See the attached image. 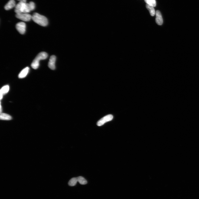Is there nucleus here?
Returning a JSON list of instances; mask_svg holds the SVG:
<instances>
[{
  "instance_id": "obj_15",
  "label": "nucleus",
  "mask_w": 199,
  "mask_h": 199,
  "mask_svg": "<svg viewBox=\"0 0 199 199\" xmlns=\"http://www.w3.org/2000/svg\"><path fill=\"white\" fill-rule=\"evenodd\" d=\"M77 178L78 181L82 185H85L87 184V181L82 176H79Z\"/></svg>"
},
{
  "instance_id": "obj_7",
  "label": "nucleus",
  "mask_w": 199,
  "mask_h": 199,
  "mask_svg": "<svg viewBox=\"0 0 199 199\" xmlns=\"http://www.w3.org/2000/svg\"><path fill=\"white\" fill-rule=\"evenodd\" d=\"M56 59V57L55 55H53L50 57L48 63V66L52 70H54L55 69Z\"/></svg>"
},
{
  "instance_id": "obj_16",
  "label": "nucleus",
  "mask_w": 199,
  "mask_h": 199,
  "mask_svg": "<svg viewBox=\"0 0 199 199\" xmlns=\"http://www.w3.org/2000/svg\"><path fill=\"white\" fill-rule=\"evenodd\" d=\"M78 182L77 178H74L71 179L68 182V185L71 186H75Z\"/></svg>"
},
{
  "instance_id": "obj_9",
  "label": "nucleus",
  "mask_w": 199,
  "mask_h": 199,
  "mask_svg": "<svg viewBox=\"0 0 199 199\" xmlns=\"http://www.w3.org/2000/svg\"><path fill=\"white\" fill-rule=\"evenodd\" d=\"M156 22L157 24L162 25L163 23V19L161 14L159 10H157L156 12Z\"/></svg>"
},
{
  "instance_id": "obj_13",
  "label": "nucleus",
  "mask_w": 199,
  "mask_h": 199,
  "mask_svg": "<svg viewBox=\"0 0 199 199\" xmlns=\"http://www.w3.org/2000/svg\"><path fill=\"white\" fill-rule=\"evenodd\" d=\"M0 118L1 120H9L12 119V117L10 115L4 113L1 114Z\"/></svg>"
},
{
  "instance_id": "obj_3",
  "label": "nucleus",
  "mask_w": 199,
  "mask_h": 199,
  "mask_svg": "<svg viewBox=\"0 0 199 199\" xmlns=\"http://www.w3.org/2000/svg\"><path fill=\"white\" fill-rule=\"evenodd\" d=\"M35 4L33 2H30L29 3H24L21 9L22 13H28L33 11L35 8Z\"/></svg>"
},
{
  "instance_id": "obj_6",
  "label": "nucleus",
  "mask_w": 199,
  "mask_h": 199,
  "mask_svg": "<svg viewBox=\"0 0 199 199\" xmlns=\"http://www.w3.org/2000/svg\"><path fill=\"white\" fill-rule=\"evenodd\" d=\"M26 24L24 22H21L16 25V28L18 32L21 34H24L26 31Z\"/></svg>"
},
{
  "instance_id": "obj_2",
  "label": "nucleus",
  "mask_w": 199,
  "mask_h": 199,
  "mask_svg": "<svg viewBox=\"0 0 199 199\" xmlns=\"http://www.w3.org/2000/svg\"><path fill=\"white\" fill-rule=\"evenodd\" d=\"M48 56L47 53L45 52H43L39 53L32 63V67L34 69H37L39 66V61L41 60L46 59Z\"/></svg>"
},
{
  "instance_id": "obj_8",
  "label": "nucleus",
  "mask_w": 199,
  "mask_h": 199,
  "mask_svg": "<svg viewBox=\"0 0 199 199\" xmlns=\"http://www.w3.org/2000/svg\"><path fill=\"white\" fill-rule=\"evenodd\" d=\"M26 0H21L20 2L16 5L15 7V12L16 14L22 13L21 9L24 3H26Z\"/></svg>"
},
{
  "instance_id": "obj_10",
  "label": "nucleus",
  "mask_w": 199,
  "mask_h": 199,
  "mask_svg": "<svg viewBox=\"0 0 199 199\" xmlns=\"http://www.w3.org/2000/svg\"><path fill=\"white\" fill-rule=\"evenodd\" d=\"M16 5L14 0H10L5 6V9L7 10H10L15 7Z\"/></svg>"
},
{
  "instance_id": "obj_12",
  "label": "nucleus",
  "mask_w": 199,
  "mask_h": 199,
  "mask_svg": "<svg viewBox=\"0 0 199 199\" xmlns=\"http://www.w3.org/2000/svg\"><path fill=\"white\" fill-rule=\"evenodd\" d=\"M9 86L8 85H6L1 88L0 90V94H1V100L2 99L3 95L7 94L9 91Z\"/></svg>"
},
{
  "instance_id": "obj_5",
  "label": "nucleus",
  "mask_w": 199,
  "mask_h": 199,
  "mask_svg": "<svg viewBox=\"0 0 199 199\" xmlns=\"http://www.w3.org/2000/svg\"><path fill=\"white\" fill-rule=\"evenodd\" d=\"M113 118V116L111 115H107L101 119L97 123V125L98 126L103 125L106 122L111 121Z\"/></svg>"
},
{
  "instance_id": "obj_14",
  "label": "nucleus",
  "mask_w": 199,
  "mask_h": 199,
  "mask_svg": "<svg viewBox=\"0 0 199 199\" xmlns=\"http://www.w3.org/2000/svg\"><path fill=\"white\" fill-rule=\"evenodd\" d=\"M146 7L148 10L149 11L150 14L151 16H154L156 14L155 10L154 7L147 4Z\"/></svg>"
},
{
  "instance_id": "obj_17",
  "label": "nucleus",
  "mask_w": 199,
  "mask_h": 199,
  "mask_svg": "<svg viewBox=\"0 0 199 199\" xmlns=\"http://www.w3.org/2000/svg\"><path fill=\"white\" fill-rule=\"evenodd\" d=\"M147 4L150 5L155 7L156 5V0H144Z\"/></svg>"
},
{
  "instance_id": "obj_11",
  "label": "nucleus",
  "mask_w": 199,
  "mask_h": 199,
  "mask_svg": "<svg viewBox=\"0 0 199 199\" xmlns=\"http://www.w3.org/2000/svg\"><path fill=\"white\" fill-rule=\"evenodd\" d=\"M29 70V68L28 67H26L19 74L18 77L20 78H23L26 77Z\"/></svg>"
},
{
  "instance_id": "obj_1",
  "label": "nucleus",
  "mask_w": 199,
  "mask_h": 199,
  "mask_svg": "<svg viewBox=\"0 0 199 199\" xmlns=\"http://www.w3.org/2000/svg\"><path fill=\"white\" fill-rule=\"evenodd\" d=\"M32 19L35 23L41 26H46L48 24V20L45 17L36 12L33 14Z\"/></svg>"
},
{
  "instance_id": "obj_19",
  "label": "nucleus",
  "mask_w": 199,
  "mask_h": 199,
  "mask_svg": "<svg viewBox=\"0 0 199 199\" xmlns=\"http://www.w3.org/2000/svg\"><path fill=\"white\" fill-rule=\"evenodd\" d=\"M18 1H21V0H18Z\"/></svg>"
},
{
  "instance_id": "obj_18",
  "label": "nucleus",
  "mask_w": 199,
  "mask_h": 199,
  "mask_svg": "<svg viewBox=\"0 0 199 199\" xmlns=\"http://www.w3.org/2000/svg\"><path fill=\"white\" fill-rule=\"evenodd\" d=\"M0 111H1V114L2 113V106L1 104V110H0Z\"/></svg>"
},
{
  "instance_id": "obj_4",
  "label": "nucleus",
  "mask_w": 199,
  "mask_h": 199,
  "mask_svg": "<svg viewBox=\"0 0 199 199\" xmlns=\"http://www.w3.org/2000/svg\"><path fill=\"white\" fill-rule=\"evenodd\" d=\"M16 17L19 19L24 21H29L32 19V16L28 13L16 14Z\"/></svg>"
}]
</instances>
